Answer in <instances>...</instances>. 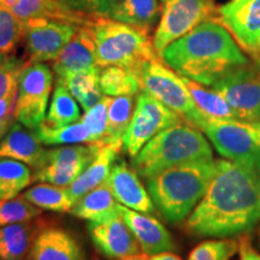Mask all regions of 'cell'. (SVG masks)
<instances>
[{
	"mask_svg": "<svg viewBox=\"0 0 260 260\" xmlns=\"http://www.w3.org/2000/svg\"><path fill=\"white\" fill-rule=\"evenodd\" d=\"M239 252V241L234 239L207 240L189 253L188 260H230Z\"/></svg>",
	"mask_w": 260,
	"mask_h": 260,
	"instance_id": "obj_36",
	"label": "cell"
},
{
	"mask_svg": "<svg viewBox=\"0 0 260 260\" xmlns=\"http://www.w3.org/2000/svg\"><path fill=\"white\" fill-rule=\"evenodd\" d=\"M135 95L112 98L107 112V130L104 144L123 146V136L132 121L135 109Z\"/></svg>",
	"mask_w": 260,
	"mask_h": 260,
	"instance_id": "obj_30",
	"label": "cell"
},
{
	"mask_svg": "<svg viewBox=\"0 0 260 260\" xmlns=\"http://www.w3.org/2000/svg\"><path fill=\"white\" fill-rule=\"evenodd\" d=\"M214 172L213 159L190 161L158 172L146 180V186L164 219L180 223L203 199Z\"/></svg>",
	"mask_w": 260,
	"mask_h": 260,
	"instance_id": "obj_3",
	"label": "cell"
},
{
	"mask_svg": "<svg viewBox=\"0 0 260 260\" xmlns=\"http://www.w3.org/2000/svg\"><path fill=\"white\" fill-rule=\"evenodd\" d=\"M112 96L105 95L103 99L86 111L81 121L87 125L90 132V144H104L107 130V112Z\"/></svg>",
	"mask_w": 260,
	"mask_h": 260,
	"instance_id": "obj_37",
	"label": "cell"
},
{
	"mask_svg": "<svg viewBox=\"0 0 260 260\" xmlns=\"http://www.w3.org/2000/svg\"><path fill=\"white\" fill-rule=\"evenodd\" d=\"M121 260H183L181 256L172 252H162L157 254H145V253H139V254L126 256Z\"/></svg>",
	"mask_w": 260,
	"mask_h": 260,
	"instance_id": "obj_41",
	"label": "cell"
},
{
	"mask_svg": "<svg viewBox=\"0 0 260 260\" xmlns=\"http://www.w3.org/2000/svg\"><path fill=\"white\" fill-rule=\"evenodd\" d=\"M81 111L77 100L63 83L56 82V88L52 94L48 112L44 119V124L48 126H63L79 122Z\"/></svg>",
	"mask_w": 260,
	"mask_h": 260,
	"instance_id": "obj_29",
	"label": "cell"
},
{
	"mask_svg": "<svg viewBox=\"0 0 260 260\" xmlns=\"http://www.w3.org/2000/svg\"><path fill=\"white\" fill-rule=\"evenodd\" d=\"M118 211V203L113 197L111 189L106 182L88 191L75 204L70 214L80 219L99 220L116 213Z\"/></svg>",
	"mask_w": 260,
	"mask_h": 260,
	"instance_id": "obj_25",
	"label": "cell"
},
{
	"mask_svg": "<svg viewBox=\"0 0 260 260\" xmlns=\"http://www.w3.org/2000/svg\"><path fill=\"white\" fill-rule=\"evenodd\" d=\"M161 2H162V3H165V2H168V0H161Z\"/></svg>",
	"mask_w": 260,
	"mask_h": 260,
	"instance_id": "obj_50",
	"label": "cell"
},
{
	"mask_svg": "<svg viewBox=\"0 0 260 260\" xmlns=\"http://www.w3.org/2000/svg\"><path fill=\"white\" fill-rule=\"evenodd\" d=\"M67 4L70 8L79 10V11L96 14L100 5V0H67Z\"/></svg>",
	"mask_w": 260,
	"mask_h": 260,
	"instance_id": "obj_40",
	"label": "cell"
},
{
	"mask_svg": "<svg viewBox=\"0 0 260 260\" xmlns=\"http://www.w3.org/2000/svg\"><path fill=\"white\" fill-rule=\"evenodd\" d=\"M14 123H15L14 115L8 116L6 118L0 121V141H2L3 138L6 135V133L9 132V129L11 128V125L14 124Z\"/></svg>",
	"mask_w": 260,
	"mask_h": 260,
	"instance_id": "obj_43",
	"label": "cell"
},
{
	"mask_svg": "<svg viewBox=\"0 0 260 260\" xmlns=\"http://www.w3.org/2000/svg\"><path fill=\"white\" fill-rule=\"evenodd\" d=\"M16 98H17V95H12V96L3 98V99H0V121L6 118L8 116L14 115Z\"/></svg>",
	"mask_w": 260,
	"mask_h": 260,
	"instance_id": "obj_42",
	"label": "cell"
},
{
	"mask_svg": "<svg viewBox=\"0 0 260 260\" xmlns=\"http://www.w3.org/2000/svg\"><path fill=\"white\" fill-rule=\"evenodd\" d=\"M158 0H118L105 17L133 25L148 32L161 16Z\"/></svg>",
	"mask_w": 260,
	"mask_h": 260,
	"instance_id": "obj_24",
	"label": "cell"
},
{
	"mask_svg": "<svg viewBox=\"0 0 260 260\" xmlns=\"http://www.w3.org/2000/svg\"><path fill=\"white\" fill-rule=\"evenodd\" d=\"M123 148L121 145L103 144L95 157L82 174L68 187L75 201H79L88 191L104 183L109 177L113 162Z\"/></svg>",
	"mask_w": 260,
	"mask_h": 260,
	"instance_id": "obj_23",
	"label": "cell"
},
{
	"mask_svg": "<svg viewBox=\"0 0 260 260\" xmlns=\"http://www.w3.org/2000/svg\"><path fill=\"white\" fill-rule=\"evenodd\" d=\"M60 2L64 3V4H67V0H60ZM67 5H68V4H67ZM68 6H69V5H68Z\"/></svg>",
	"mask_w": 260,
	"mask_h": 260,
	"instance_id": "obj_48",
	"label": "cell"
},
{
	"mask_svg": "<svg viewBox=\"0 0 260 260\" xmlns=\"http://www.w3.org/2000/svg\"><path fill=\"white\" fill-rule=\"evenodd\" d=\"M99 86L104 95H138L141 92L139 75L122 67H105L100 69Z\"/></svg>",
	"mask_w": 260,
	"mask_h": 260,
	"instance_id": "obj_28",
	"label": "cell"
},
{
	"mask_svg": "<svg viewBox=\"0 0 260 260\" xmlns=\"http://www.w3.org/2000/svg\"><path fill=\"white\" fill-rule=\"evenodd\" d=\"M24 40L29 63L56 60L80 27L73 23L32 18L24 21Z\"/></svg>",
	"mask_w": 260,
	"mask_h": 260,
	"instance_id": "obj_14",
	"label": "cell"
},
{
	"mask_svg": "<svg viewBox=\"0 0 260 260\" xmlns=\"http://www.w3.org/2000/svg\"><path fill=\"white\" fill-rule=\"evenodd\" d=\"M118 211L139 242L142 253L157 254L176 251V243L171 234L157 218L128 209L121 204H118Z\"/></svg>",
	"mask_w": 260,
	"mask_h": 260,
	"instance_id": "obj_17",
	"label": "cell"
},
{
	"mask_svg": "<svg viewBox=\"0 0 260 260\" xmlns=\"http://www.w3.org/2000/svg\"><path fill=\"white\" fill-rule=\"evenodd\" d=\"M203 132L222 157L260 171V119H210Z\"/></svg>",
	"mask_w": 260,
	"mask_h": 260,
	"instance_id": "obj_7",
	"label": "cell"
},
{
	"mask_svg": "<svg viewBox=\"0 0 260 260\" xmlns=\"http://www.w3.org/2000/svg\"><path fill=\"white\" fill-rule=\"evenodd\" d=\"M211 88L218 92L241 121L260 119V71L237 67L224 75Z\"/></svg>",
	"mask_w": 260,
	"mask_h": 260,
	"instance_id": "obj_12",
	"label": "cell"
},
{
	"mask_svg": "<svg viewBox=\"0 0 260 260\" xmlns=\"http://www.w3.org/2000/svg\"><path fill=\"white\" fill-rule=\"evenodd\" d=\"M35 132L21 123H14L0 141V159L9 158L37 168L46 149Z\"/></svg>",
	"mask_w": 260,
	"mask_h": 260,
	"instance_id": "obj_21",
	"label": "cell"
},
{
	"mask_svg": "<svg viewBox=\"0 0 260 260\" xmlns=\"http://www.w3.org/2000/svg\"><path fill=\"white\" fill-rule=\"evenodd\" d=\"M105 182L118 204L138 212H155V206L148 190L142 186L135 169L130 168L125 160L113 164Z\"/></svg>",
	"mask_w": 260,
	"mask_h": 260,
	"instance_id": "obj_16",
	"label": "cell"
},
{
	"mask_svg": "<svg viewBox=\"0 0 260 260\" xmlns=\"http://www.w3.org/2000/svg\"><path fill=\"white\" fill-rule=\"evenodd\" d=\"M182 80L200 111L210 119H239L232 106L218 92L212 88H205L204 84L195 82L187 77H182Z\"/></svg>",
	"mask_w": 260,
	"mask_h": 260,
	"instance_id": "obj_27",
	"label": "cell"
},
{
	"mask_svg": "<svg viewBox=\"0 0 260 260\" xmlns=\"http://www.w3.org/2000/svg\"><path fill=\"white\" fill-rule=\"evenodd\" d=\"M216 21L253 59L260 57V0H230L217 10Z\"/></svg>",
	"mask_w": 260,
	"mask_h": 260,
	"instance_id": "obj_13",
	"label": "cell"
},
{
	"mask_svg": "<svg viewBox=\"0 0 260 260\" xmlns=\"http://www.w3.org/2000/svg\"><path fill=\"white\" fill-rule=\"evenodd\" d=\"M87 228L94 247L107 259L121 260L141 251L119 211L103 219L90 220Z\"/></svg>",
	"mask_w": 260,
	"mask_h": 260,
	"instance_id": "obj_15",
	"label": "cell"
},
{
	"mask_svg": "<svg viewBox=\"0 0 260 260\" xmlns=\"http://www.w3.org/2000/svg\"><path fill=\"white\" fill-rule=\"evenodd\" d=\"M237 241H239L240 260H260V253L252 245L248 234L240 235Z\"/></svg>",
	"mask_w": 260,
	"mask_h": 260,
	"instance_id": "obj_39",
	"label": "cell"
},
{
	"mask_svg": "<svg viewBox=\"0 0 260 260\" xmlns=\"http://www.w3.org/2000/svg\"><path fill=\"white\" fill-rule=\"evenodd\" d=\"M117 2H118V0H100V5L96 14L100 16H106L107 12L111 10L112 6L115 5Z\"/></svg>",
	"mask_w": 260,
	"mask_h": 260,
	"instance_id": "obj_44",
	"label": "cell"
},
{
	"mask_svg": "<svg viewBox=\"0 0 260 260\" xmlns=\"http://www.w3.org/2000/svg\"><path fill=\"white\" fill-rule=\"evenodd\" d=\"M259 240H260V224H259Z\"/></svg>",
	"mask_w": 260,
	"mask_h": 260,
	"instance_id": "obj_49",
	"label": "cell"
},
{
	"mask_svg": "<svg viewBox=\"0 0 260 260\" xmlns=\"http://www.w3.org/2000/svg\"><path fill=\"white\" fill-rule=\"evenodd\" d=\"M138 75L142 90L203 132L210 118L197 106L180 75L159 59L146 61L140 68Z\"/></svg>",
	"mask_w": 260,
	"mask_h": 260,
	"instance_id": "obj_6",
	"label": "cell"
},
{
	"mask_svg": "<svg viewBox=\"0 0 260 260\" xmlns=\"http://www.w3.org/2000/svg\"><path fill=\"white\" fill-rule=\"evenodd\" d=\"M159 57L180 76L210 87L230 70L248 64L232 34L216 19L197 25Z\"/></svg>",
	"mask_w": 260,
	"mask_h": 260,
	"instance_id": "obj_2",
	"label": "cell"
},
{
	"mask_svg": "<svg viewBox=\"0 0 260 260\" xmlns=\"http://www.w3.org/2000/svg\"><path fill=\"white\" fill-rule=\"evenodd\" d=\"M103 144L67 145L46 149L32 172V182L69 187L90 164Z\"/></svg>",
	"mask_w": 260,
	"mask_h": 260,
	"instance_id": "obj_11",
	"label": "cell"
},
{
	"mask_svg": "<svg viewBox=\"0 0 260 260\" xmlns=\"http://www.w3.org/2000/svg\"><path fill=\"white\" fill-rule=\"evenodd\" d=\"M23 195L39 209L53 212H70L76 204L68 187L54 186L44 182L29 188Z\"/></svg>",
	"mask_w": 260,
	"mask_h": 260,
	"instance_id": "obj_31",
	"label": "cell"
},
{
	"mask_svg": "<svg viewBox=\"0 0 260 260\" xmlns=\"http://www.w3.org/2000/svg\"><path fill=\"white\" fill-rule=\"evenodd\" d=\"M256 69L260 71V57L256 59Z\"/></svg>",
	"mask_w": 260,
	"mask_h": 260,
	"instance_id": "obj_47",
	"label": "cell"
},
{
	"mask_svg": "<svg viewBox=\"0 0 260 260\" xmlns=\"http://www.w3.org/2000/svg\"><path fill=\"white\" fill-rule=\"evenodd\" d=\"M44 228L46 222L38 218L0 226V260H27L32 242Z\"/></svg>",
	"mask_w": 260,
	"mask_h": 260,
	"instance_id": "obj_22",
	"label": "cell"
},
{
	"mask_svg": "<svg viewBox=\"0 0 260 260\" xmlns=\"http://www.w3.org/2000/svg\"><path fill=\"white\" fill-rule=\"evenodd\" d=\"M99 68L122 67L138 74L146 61L159 59L148 32L105 16H98L92 25Z\"/></svg>",
	"mask_w": 260,
	"mask_h": 260,
	"instance_id": "obj_5",
	"label": "cell"
},
{
	"mask_svg": "<svg viewBox=\"0 0 260 260\" xmlns=\"http://www.w3.org/2000/svg\"><path fill=\"white\" fill-rule=\"evenodd\" d=\"M51 68L56 74L57 81H61L71 74L99 68L96 64L95 40L89 25L80 27L57 59L52 61Z\"/></svg>",
	"mask_w": 260,
	"mask_h": 260,
	"instance_id": "obj_18",
	"label": "cell"
},
{
	"mask_svg": "<svg viewBox=\"0 0 260 260\" xmlns=\"http://www.w3.org/2000/svg\"><path fill=\"white\" fill-rule=\"evenodd\" d=\"M8 57H9V54H6V53H4V52L0 51V70H2V68L4 67L6 60H8Z\"/></svg>",
	"mask_w": 260,
	"mask_h": 260,
	"instance_id": "obj_46",
	"label": "cell"
},
{
	"mask_svg": "<svg viewBox=\"0 0 260 260\" xmlns=\"http://www.w3.org/2000/svg\"><path fill=\"white\" fill-rule=\"evenodd\" d=\"M216 0H168L152 38L153 46L160 56L169 45L189 32L197 25L217 15Z\"/></svg>",
	"mask_w": 260,
	"mask_h": 260,
	"instance_id": "obj_8",
	"label": "cell"
},
{
	"mask_svg": "<svg viewBox=\"0 0 260 260\" xmlns=\"http://www.w3.org/2000/svg\"><path fill=\"white\" fill-rule=\"evenodd\" d=\"M24 21L0 5V51L6 54L12 53L24 39Z\"/></svg>",
	"mask_w": 260,
	"mask_h": 260,
	"instance_id": "obj_35",
	"label": "cell"
},
{
	"mask_svg": "<svg viewBox=\"0 0 260 260\" xmlns=\"http://www.w3.org/2000/svg\"><path fill=\"white\" fill-rule=\"evenodd\" d=\"M102 68H94L90 70L80 71L71 74L61 81L57 82L63 83L73 96L80 104L81 109L88 111L95 106L103 99L104 94L99 86V74Z\"/></svg>",
	"mask_w": 260,
	"mask_h": 260,
	"instance_id": "obj_26",
	"label": "cell"
},
{
	"mask_svg": "<svg viewBox=\"0 0 260 260\" xmlns=\"http://www.w3.org/2000/svg\"><path fill=\"white\" fill-rule=\"evenodd\" d=\"M260 219V171L232 160H216L209 188L184 223L195 237L249 234Z\"/></svg>",
	"mask_w": 260,
	"mask_h": 260,
	"instance_id": "obj_1",
	"label": "cell"
},
{
	"mask_svg": "<svg viewBox=\"0 0 260 260\" xmlns=\"http://www.w3.org/2000/svg\"><path fill=\"white\" fill-rule=\"evenodd\" d=\"M27 64L28 61L9 54L8 60L0 70V99L17 95L21 75Z\"/></svg>",
	"mask_w": 260,
	"mask_h": 260,
	"instance_id": "obj_38",
	"label": "cell"
},
{
	"mask_svg": "<svg viewBox=\"0 0 260 260\" xmlns=\"http://www.w3.org/2000/svg\"><path fill=\"white\" fill-rule=\"evenodd\" d=\"M186 122L182 117L141 90L136 95L132 121L123 136V149L129 157H135L142 147L161 130ZM188 123V122H187Z\"/></svg>",
	"mask_w": 260,
	"mask_h": 260,
	"instance_id": "obj_9",
	"label": "cell"
},
{
	"mask_svg": "<svg viewBox=\"0 0 260 260\" xmlns=\"http://www.w3.org/2000/svg\"><path fill=\"white\" fill-rule=\"evenodd\" d=\"M27 260H87L75 237L60 228L46 226L32 242Z\"/></svg>",
	"mask_w": 260,
	"mask_h": 260,
	"instance_id": "obj_19",
	"label": "cell"
},
{
	"mask_svg": "<svg viewBox=\"0 0 260 260\" xmlns=\"http://www.w3.org/2000/svg\"><path fill=\"white\" fill-rule=\"evenodd\" d=\"M212 158V148L197 126L183 122L161 130L142 147L132 165L147 178L169 168Z\"/></svg>",
	"mask_w": 260,
	"mask_h": 260,
	"instance_id": "obj_4",
	"label": "cell"
},
{
	"mask_svg": "<svg viewBox=\"0 0 260 260\" xmlns=\"http://www.w3.org/2000/svg\"><path fill=\"white\" fill-rule=\"evenodd\" d=\"M41 216V209L30 203L23 194L9 200H0V226L29 222Z\"/></svg>",
	"mask_w": 260,
	"mask_h": 260,
	"instance_id": "obj_34",
	"label": "cell"
},
{
	"mask_svg": "<svg viewBox=\"0 0 260 260\" xmlns=\"http://www.w3.org/2000/svg\"><path fill=\"white\" fill-rule=\"evenodd\" d=\"M31 182L32 172L27 164L15 159H0V200L17 197Z\"/></svg>",
	"mask_w": 260,
	"mask_h": 260,
	"instance_id": "obj_32",
	"label": "cell"
},
{
	"mask_svg": "<svg viewBox=\"0 0 260 260\" xmlns=\"http://www.w3.org/2000/svg\"><path fill=\"white\" fill-rule=\"evenodd\" d=\"M53 70L45 63H29L21 75L14 117L30 129H37L46 117L53 88Z\"/></svg>",
	"mask_w": 260,
	"mask_h": 260,
	"instance_id": "obj_10",
	"label": "cell"
},
{
	"mask_svg": "<svg viewBox=\"0 0 260 260\" xmlns=\"http://www.w3.org/2000/svg\"><path fill=\"white\" fill-rule=\"evenodd\" d=\"M18 3L19 0H0V5L4 6V8L10 10V11H11V10L18 4Z\"/></svg>",
	"mask_w": 260,
	"mask_h": 260,
	"instance_id": "obj_45",
	"label": "cell"
},
{
	"mask_svg": "<svg viewBox=\"0 0 260 260\" xmlns=\"http://www.w3.org/2000/svg\"><path fill=\"white\" fill-rule=\"evenodd\" d=\"M40 141L46 146L90 144V132L81 121L63 126H48L44 123L35 129Z\"/></svg>",
	"mask_w": 260,
	"mask_h": 260,
	"instance_id": "obj_33",
	"label": "cell"
},
{
	"mask_svg": "<svg viewBox=\"0 0 260 260\" xmlns=\"http://www.w3.org/2000/svg\"><path fill=\"white\" fill-rule=\"evenodd\" d=\"M11 11L22 21L39 18L68 22L77 25H92L99 16L75 10L60 0H19Z\"/></svg>",
	"mask_w": 260,
	"mask_h": 260,
	"instance_id": "obj_20",
	"label": "cell"
}]
</instances>
